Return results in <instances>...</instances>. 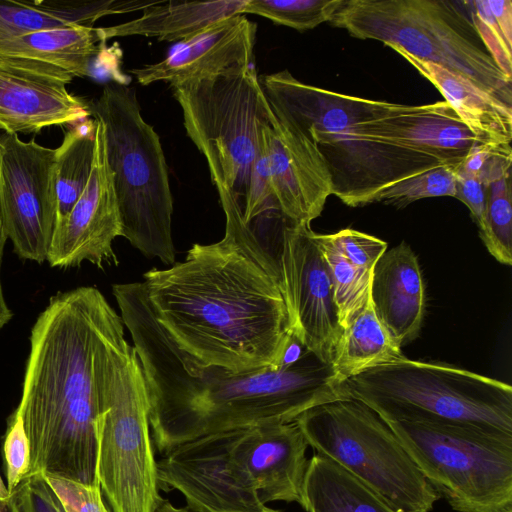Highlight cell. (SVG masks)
Segmentation results:
<instances>
[{"mask_svg": "<svg viewBox=\"0 0 512 512\" xmlns=\"http://www.w3.org/2000/svg\"><path fill=\"white\" fill-rule=\"evenodd\" d=\"M224 237L194 244L184 261L143 274L158 325L188 359L232 373L277 368L293 335L278 260L220 197Z\"/></svg>", "mask_w": 512, "mask_h": 512, "instance_id": "1", "label": "cell"}, {"mask_svg": "<svg viewBox=\"0 0 512 512\" xmlns=\"http://www.w3.org/2000/svg\"><path fill=\"white\" fill-rule=\"evenodd\" d=\"M112 293L142 367L151 437L161 456L209 434L292 422L317 405L345 398L332 364L310 351L291 364L248 373L203 367L168 339L142 282L115 284Z\"/></svg>", "mask_w": 512, "mask_h": 512, "instance_id": "2", "label": "cell"}, {"mask_svg": "<svg viewBox=\"0 0 512 512\" xmlns=\"http://www.w3.org/2000/svg\"><path fill=\"white\" fill-rule=\"evenodd\" d=\"M114 311L98 289L78 287L51 297L37 317L15 411L30 446L25 478L52 475L100 485L96 352Z\"/></svg>", "mask_w": 512, "mask_h": 512, "instance_id": "3", "label": "cell"}, {"mask_svg": "<svg viewBox=\"0 0 512 512\" xmlns=\"http://www.w3.org/2000/svg\"><path fill=\"white\" fill-rule=\"evenodd\" d=\"M259 82L274 115L316 145L332 178V195L350 207L369 204L383 188L445 165L367 134L363 122L395 103L308 85L288 70L261 75Z\"/></svg>", "mask_w": 512, "mask_h": 512, "instance_id": "4", "label": "cell"}, {"mask_svg": "<svg viewBox=\"0 0 512 512\" xmlns=\"http://www.w3.org/2000/svg\"><path fill=\"white\" fill-rule=\"evenodd\" d=\"M97 477L111 512H154L157 460L142 367L114 311L96 352Z\"/></svg>", "mask_w": 512, "mask_h": 512, "instance_id": "5", "label": "cell"}, {"mask_svg": "<svg viewBox=\"0 0 512 512\" xmlns=\"http://www.w3.org/2000/svg\"><path fill=\"white\" fill-rule=\"evenodd\" d=\"M339 389L384 421L459 425L512 437L511 385L447 363L405 357L364 370Z\"/></svg>", "mask_w": 512, "mask_h": 512, "instance_id": "6", "label": "cell"}, {"mask_svg": "<svg viewBox=\"0 0 512 512\" xmlns=\"http://www.w3.org/2000/svg\"><path fill=\"white\" fill-rule=\"evenodd\" d=\"M88 103L104 127L121 236L145 257L172 265L173 198L158 134L143 119L135 90L124 83L109 82Z\"/></svg>", "mask_w": 512, "mask_h": 512, "instance_id": "7", "label": "cell"}, {"mask_svg": "<svg viewBox=\"0 0 512 512\" xmlns=\"http://www.w3.org/2000/svg\"><path fill=\"white\" fill-rule=\"evenodd\" d=\"M331 23L457 73L512 107V78L484 46L468 1L343 0Z\"/></svg>", "mask_w": 512, "mask_h": 512, "instance_id": "8", "label": "cell"}, {"mask_svg": "<svg viewBox=\"0 0 512 512\" xmlns=\"http://www.w3.org/2000/svg\"><path fill=\"white\" fill-rule=\"evenodd\" d=\"M170 87L219 197L232 199L243 214L252 167L272 117L254 63Z\"/></svg>", "mask_w": 512, "mask_h": 512, "instance_id": "9", "label": "cell"}, {"mask_svg": "<svg viewBox=\"0 0 512 512\" xmlns=\"http://www.w3.org/2000/svg\"><path fill=\"white\" fill-rule=\"evenodd\" d=\"M307 443L359 479L399 512H429L439 494L389 425L365 403L341 398L296 420Z\"/></svg>", "mask_w": 512, "mask_h": 512, "instance_id": "10", "label": "cell"}, {"mask_svg": "<svg viewBox=\"0 0 512 512\" xmlns=\"http://www.w3.org/2000/svg\"><path fill=\"white\" fill-rule=\"evenodd\" d=\"M385 422L452 509H512V437L459 425Z\"/></svg>", "mask_w": 512, "mask_h": 512, "instance_id": "11", "label": "cell"}, {"mask_svg": "<svg viewBox=\"0 0 512 512\" xmlns=\"http://www.w3.org/2000/svg\"><path fill=\"white\" fill-rule=\"evenodd\" d=\"M56 149L0 134V219L14 252L47 260L57 221Z\"/></svg>", "mask_w": 512, "mask_h": 512, "instance_id": "12", "label": "cell"}, {"mask_svg": "<svg viewBox=\"0 0 512 512\" xmlns=\"http://www.w3.org/2000/svg\"><path fill=\"white\" fill-rule=\"evenodd\" d=\"M242 429L178 445L157 460L159 489L180 492L194 512H264L233 448Z\"/></svg>", "mask_w": 512, "mask_h": 512, "instance_id": "13", "label": "cell"}, {"mask_svg": "<svg viewBox=\"0 0 512 512\" xmlns=\"http://www.w3.org/2000/svg\"><path fill=\"white\" fill-rule=\"evenodd\" d=\"M277 257L294 334L320 360L332 364L344 329L310 224L287 221Z\"/></svg>", "mask_w": 512, "mask_h": 512, "instance_id": "14", "label": "cell"}, {"mask_svg": "<svg viewBox=\"0 0 512 512\" xmlns=\"http://www.w3.org/2000/svg\"><path fill=\"white\" fill-rule=\"evenodd\" d=\"M95 124L92 171L71 211L56 222L47 256L52 267H77L85 261L99 268L118 264L112 243L121 236V221L106 158L104 127L99 120Z\"/></svg>", "mask_w": 512, "mask_h": 512, "instance_id": "15", "label": "cell"}, {"mask_svg": "<svg viewBox=\"0 0 512 512\" xmlns=\"http://www.w3.org/2000/svg\"><path fill=\"white\" fill-rule=\"evenodd\" d=\"M73 79L50 65L0 57V130L30 134L89 119V103L66 88Z\"/></svg>", "mask_w": 512, "mask_h": 512, "instance_id": "16", "label": "cell"}, {"mask_svg": "<svg viewBox=\"0 0 512 512\" xmlns=\"http://www.w3.org/2000/svg\"><path fill=\"white\" fill-rule=\"evenodd\" d=\"M265 135L271 186L281 213L291 222L310 224L333 194L322 154L308 137L273 111Z\"/></svg>", "mask_w": 512, "mask_h": 512, "instance_id": "17", "label": "cell"}, {"mask_svg": "<svg viewBox=\"0 0 512 512\" xmlns=\"http://www.w3.org/2000/svg\"><path fill=\"white\" fill-rule=\"evenodd\" d=\"M308 443L296 421L242 429L233 454L259 500L300 503Z\"/></svg>", "mask_w": 512, "mask_h": 512, "instance_id": "18", "label": "cell"}, {"mask_svg": "<svg viewBox=\"0 0 512 512\" xmlns=\"http://www.w3.org/2000/svg\"><path fill=\"white\" fill-rule=\"evenodd\" d=\"M257 26L245 15L225 18L189 38L162 61L132 69L138 83L171 85L254 63Z\"/></svg>", "mask_w": 512, "mask_h": 512, "instance_id": "19", "label": "cell"}, {"mask_svg": "<svg viewBox=\"0 0 512 512\" xmlns=\"http://www.w3.org/2000/svg\"><path fill=\"white\" fill-rule=\"evenodd\" d=\"M363 126L373 138L442 164H458L475 147L484 145L445 101L418 106L395 103L384 115L364 121Z\"/></svg>", "mask_w": 512, "mask_h": 512, "instance_id": "20", "label": "cell"}, {"mask_svg": "<svg viewBox=\"0 0 512 512\" xmlns=\"http://www.w3.org/2000/svg\"><path fill=\"white\" fill-rule=\"evenodd\" d=\"M370 301L376 317L399 347L419 335L425 287L417 257L405 242L386 250L376 262Z\"/></svg>", "mask_w": 512, "mask_h": 512, "instance_id": "21", "label": "cell"}, {"mask_svg": "<svg viewBox=\"0 0 512 512\" xmlns=\"http://www.w3.org/2000/svg\"><path fill=\"white\" fill-rule=\"evenodd\" d=\"M392 49L437 88L479 141L487 145H510L512 107L457 73L418 60L399 48Z\"/></svg>", "mask_w": 512, "mask_h": 512, "instance_id": "22", "label": "cell"}, {"mask_svg": "<svg viewBox=\"0 0 512 512\" xmlns=\"http://www.w3.org/2000/svg\"><path fill=\"white\" fill-rule=\"evenodd\" d=\"M102 27L70 25L0 40V57L30 60L75 77L90 76L105 46Z\"/></svg>", "mask_w": 512, "mask_h": 512, "instance_id": "23", "label": "cell"}, {"mask_svg": "<svg viewBox=\"0 0 512 512\" xmlns=\"http://www.w3.org/2000/svg\"><path fill=\"white\" fill-rule=\"evenodd\" d=\"M247 0L207 2H152L140 17L102 27L106 40L114 37L141 35L159 41H186L211 25L241 14Z\"/></svg>", "mask_w": 512, "mask_h": 512, "instance_id": "24", "label": "cell"}, {"mask_svg": "<svg viewBox=\"0 0 512 512\" xmlns=\"http://www.w3.org/2000/svg\"><path fill=\"white\" fill-rule=\"evenodd\" d=\"M142 1L0 0V40L70 25L93 27L101 17L144 9Z\"/></svg>", "mask_w": 512, "mask_h": 512, "instance_id": "25", "label": "cell"}, {"mask_svg": "<svg viewBox=\"0 0 512 512\" xmlns=\"http://www.w3.org/2000/svg\"><path fill=\"white\" fill-rule=\"evenodd\" d=\"M306 512H399L329 458L309 460L299 503Z\"/></svg>", "mask_w": 512, "mask_h": 512, "instance_id": "26", "label": "cell"}, {"mask_svg": "<svg viewBox=\"0 0 512 512\" xmlns=\"http://www.w3.org/2000/svg\"><path fill=\"white\" fill-rule=\"evenodd\" d=\"M405 357L376 317L369 298L364 309L344 329L332 367L339 384L364 370Z\"/></svg>", "mask_w": 512, "mask_h": 512, "instance_id": "27", "label": "cell"}, {"mask_svg": "<svg viewBox=\"0 0 512 512\" xmlns=\"http://www.w3.org/2000/svg\"><path fill=\"white\" fill-rule=\"evenodd\" d=\"M95 129V120L90 118L74 124L56 148V222L71 211L88 183L94 161Z\"/></svg>", "mask_w": 512, "mask_h": 512, "instance_id": "28", "label": "cell"}, {"mask_svg": "<svg viewBox=\"0 0 512 512\" xmlns=\"http://www.w3.org/2000/svg\"><path fill=\"white\" fill-rule=\"evenodd\" d=\"M327 263L340 324L345 329L364 309L370 298L372 271L352 265L337 250L329 234L315 233Z\"/></svg>", "mask_w": 512, "mask_h": 512, "instance_id": "29", "label": "cell"}, {"mask_svg": "<svg viewBox=\"0 0 512 512\" xmlns=\"http://www.w3.org/2000/svg\"><path fill=\"white\" fill-rule=\"evenodd\" d=\"M343 0H247L241 14H256L299 31L331 22Z\"/></svg>", "mask_w": 512, "mask_h": 512, "instance_id": "30", "label": "cell"}, {"mask_svg": "<svg viewBox=\"0 0 512 512\" xmlns=\"http://www.w3.org/2000/svg\"><path fill=\"white\" fill-rule=\"evenodd\" d=\"M487 223L480 238L490 254L500 263H512V206L510 173L487 188Z\"/></svg>", "mask_w": 512, "mask_h": 512, "instance_id": "31", "label": "cell"}, {"mask_svg": "<svg viewBox=\"0 0 512 512\" xmlns=\"http://www.w3.org/2000/svg\"><path fill=\"white\" fill-rule=\"evenodd\" d=\"M456 165H440L398 181L377 192L370 203L383 202L403 208L423 198L456 197Z\"/></svg>", "mask_w": 512, "mask_h": 512, "instance_id": "32", "label": "cell"}, {"mask_svg": "<svg viewBox=\"0 0 512 512\" xmlns=\"http://www.w3.org/2000/svg\"><path fill=\"white\" fill-rule=\"evenodd\" d=\"M473 24L497 66L512 78L511 43L504 37L487 0L468 1Z\"/></svg>", "mask_w": 512, "mask_h": 512, "instance_id": "33", "label": "cell"}, {"mask_svg": "<svg viewBox=\"0 0 512 512\" xmlns=\"http://www.w3.org/2000/svg\"><path fill=\"white\" fill-rule=\"evenodd\" d=\"M7 489L11 494L23 481L30 465V446L24 424L16 412L12 415L3 443Z\"/></svg>", "mask_w": 512, "mask_h": 512, "instance_id": "34", "label": "cell"}, {"mask_svg": "<svg viewBox=\"0 0 512 512\" xmlns=\"http://www.w3.org/2000/svg\"><path fill=\"white\" fill-rule=\"evenodd\" d=\"M65 512H111L100 485H87L58 476L42 475Z\"/></svg>", "mask_w": 512, "mask_h": 512, "instance_id": "35", "label": "cell"}, {"mask_svg": "<svg viewBox=\"0 0 512 512\" xmlns=\"http://www.w3.org/2000/svg\"><path fill=\"white\" fill-rule=\"evenodd\" d=\"M329 237L347 261L367 271H373L387 249L385 241L350 228L329 234Z\"/></svg>", "mask_w": 512, "mask_h": 512, "instance_id": "36", "label": "cell"}, {"mask_svg": "<svg viewBox=\"0 0 512 512\" xmlns=\"http://www.w3.org/2000/svg\"><path fill=\"white\" fill-rule=\"evenodd\" d=\"M456 197L470 210L471 217L479 228V234L486 229L487 187L478 176L462 171L455 166Z\"/></svg>", "mask_w": 512, "mask_h": 512, "instance_id": "37", "label": "cell"}, {"mask_svg": "<svg viewBox=\"0 0 512 512\" xmlns=\"http://www.w3.org/2000/svg\"><path fill=\"white\" fill-rule=\"evenodd\" d=\"M18 490L25 512H65L41 474L23 479Z\"/></svg>", "mask_w": 512, "mask_h": 512, "instance_id": "38", "label": "cell"}, {"mask_svg": "<svg viewBox=\"0 0 512 512\" xmlns=\"http://www.w3.org/2000/svg\"><path fill=\"white\" fill-rule=\"evenodd\" d=\"M499 28L506 40L512 42V2L510 0H487Z\"/></svg>", "mask_w": 512, "mask_h": 512, "instance_id": "39", "label": "cell"}, {"mask_svg": "<svg viewBox=\"0 0 512 512\" xmlns=\"http://www.w3.org/2000/svg\"><path fill=\"white\" fill-rule=\"evenodd\" d=\"M8 237L4 230V227L2 225L1 219H0V268H1V261L3 256V250L5 243L7 241ZM13 313L6 304L3 291H2V285H1V279H0V330L12 319Z\"/></svg>", "mask_w": 512, "mask_h": 512, "instance_id": "40", "label": "cell"}, {"mask_svg": "<svg viewBox=\"0 0 512 512\" xmlns=\"http://www.w3.org/2000/svg\"><path fill=\"white\" fill-rule=\"evenodd\" d=\"M0 512H25L18 487L7 498H0Z\"/></svg>", "mask_w": 512, "mask_h": 512, "instance_id": "41", "label": "cell"}, {"mask_svg": "<svg viewBox=\"0 0 512 512\" xmlns=\"http://www.w3.org/2000/svg\"><path fill=\"white\" fill-rule=\"evenodd\" d=\"M154 512H189L187 508H179L174 506L169 500L159 499L157 507Z\"/></svg>", "mask_w": 512, "mask_h": 512, "instance_id": "42", "label": "cell"}, {"mask_svg": "<svg viewBox=\"0 0 512 512\" xmlns=\"http://www.w3.org/2000/svg\"><path fill=\"white\" fill-rule=\"evenodd\" d=\"M10 496V493L7 489V486L4 484L2 478L0 477V498H7Z\"/></svg>", "mask_w": 512, "mask_h": 512, "instance_id": "43", "label": "cell"}, {"mask_svg": "<svg viewBox=\"0 0 512 512\" xmlns=\"http://www.w3.org/2000/svg\"><path fill=\"white\" fill-rule=\"evenodd\" d=\"M264 512H280V511L267 507Z\"/></svg>", "mask_w": 512, "mask_h": 512, "instance_id": "44", "label": "cell"}, {"mask_svg": "<svg viewBox=\"0 0 512 512\" xmlns=\"http://www.w3.org/2000/svg\"><path fill=\"white\" fill-rule=\"evenodd\" d=\"M506 512H512V509H510V510H507Z\"/></svg>", "mask_w": 512, "mask_h": 512, "instance_id": "45", "label": "cell"}]
</instances>
